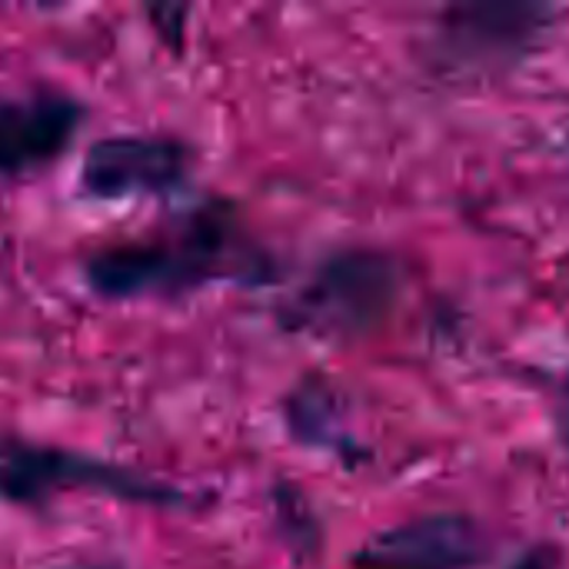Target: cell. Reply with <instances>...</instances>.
I'll use <instances>...</instances> for the list:
<instances>
[{
  "label": "cell",
  "instance_id": "cell-9",
  "mask_svg": "<svg viewBox=\"0 0 569 569\" xmlns=\"http://www.w3.org/2000/svg\"><path fill=\"white\" fill-rule=\"evenodd\" d=\"M560 567V560H557V550L553 547H540V550H533V553H527L520 563L513 569H557Z\"/></svg>",
  "mask_w": 569,
  "mask_h": 569
},
{
  "label": "cell",
  "instance_id": "cell-3",
  "mask_svg": "<svg viewBox=\"0 0 569 569\" xmlns=\"http://www.w3.org/2000/svg\"><path fill=\"white\" fill-rule=\"evenodd\" d=\"M397 290L400 280L393 260L370 250H347L330 257L303 287L293 307V323L317 333L360 337L390 317Z\"/></svg>",
  "mask_w": 569,
  "mask_h": 569
},
{
  "label": "cell",
  "instance_id": "cell-7",
  "mask_svg": "<svg viewBox=\"0 0 569 569\" xmlns=\"http://www.w3.org/2000/svg\"><path fill=\"white\" fill-rule=\"evenodd\" d=\"M480 557L470 520L440 513L393 527L357 553V569H467Z\"/></svg>",
  "mask_w": 569,
  "mask_h": 569
},
{
  "label": "cell",
  "instance_id": "cell-4",
  "mask_svg": "<svg viewBox=\"0 0 569 569\" xmlns=\"http://www.w3.org/2000/svg\"><path fill=\"white\" fill-rule=\"evenodd\" d=\"M193 167V150L173 137H103L87 147L80 190L93 200L160 197L177 190Z\"/></svg>",
  "mask_w": 569,
  "mask_h": 569
},
{
  "label": "cell",
  "instance_id": "cell-1",
  "mask_svg": "<svg viewBox=\"0 0 569 569\" xmlns=\"http://www.w3.org/2000/svg\"><path fill=\"white\" fill-rule=\"evenodd\" d=\"M83 280L107 300L180 297L213 280L263 283L270 260L230 207L210 203L153 237L100 247L83 260Z\"/></svg>",
  "mask_w": 569,
  "mask_h": 569
},
{
  "label": "cell",
  "instance_id": "cell-5",
  "mask_svg": "<svg viewBox=\"0 0 569 569\" xmlns=\"http://www.w3.org/2000/svg\"><path fill=\"white\" fill-rule=\"evenodd\" d=\"M547 23L540 3H463L443 17L440 50L460 70H497L527 53Z\"/></svg>",
  "mask_w": 569,
  "mask_h": 569
},
{
  "label": "cell",
  "instance_id": "cell-6",
  "mask_svg": "<svg viewBox=\"0 0 569 569\" xmlns=\"http://www.w3.org/2000/svg\"><path fill=\"white\" fill-rule=\"evenodd\" d=\"M80 120L83 107L63 93L0 97V187L53 163Z\"/></svg>",
  "mask_w": 569,
  "mask_h": 569
},
{
  "label": "cell",
  "instance_id": "cell-2",
  "mask_svg": "<svg viewBox=\"0 0 569 569\" xmlns=\"http://www.w3.org/2000/svg\"><path fill=\"white\" fill-rule=\"evenodd\" d=\"M67 490H97L130 503H180V493L93 457H77L70 450L37 447V443H3L0 447V497L23 507H43L50 497Z\"/></svg>",
  "mask_w": 569,
  "mask_h": 569
},
{
  "label": "cell",
  "instance_id": "cell-8",
  "mask_svg": "<svg viewBox=\"0 0 569 569\" xmlns=\"http://www.w3.org/2000/svg\"><path fill=\"white\" fill-rule=\"evenodd\" d=\"M290 433L303 443H333V423H337V403L333 393L323 383H303L290 403H287Z\"/></svg>",
  "mask_w": 569,
  "mask_h": 569
}]
</instances>
